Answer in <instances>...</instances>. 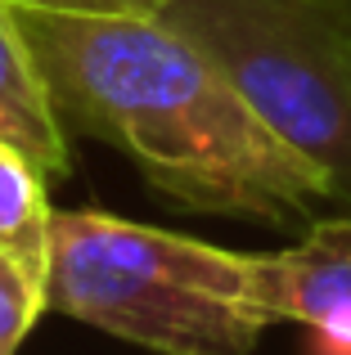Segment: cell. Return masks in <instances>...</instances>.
Returning a JSON list of instances; mask_svg holds the SVG:
<instances>
[{"label": "cell", "mask_w": 351, "mask_h": 355, "mask_svg": "<svg viewBox=\"0 0 351 355\" xmlns=\"http://www.w3.org/2000/svg\"><path fill=\"white\" fill-rule=\"evenodd\" d=\"M45 175L23 153L0 144V248L27 266L36 279H45L50 266V198H45Z\"/></svg>", "instance_id": "8992f818"}, {"label": "cell", "mask_w": 351, "mask_h": 355, "mask_svg": "<svg viewBox=\"0 0 351 355\" xmlns=\"http://www.w3.org/2000/svg\"><path fill=\"white\" fill-rule=\"evenodd\" d=\"M252 293L266 329L302 324L320 355H351V211L311 220L284 252H252Z\"/></svg>", "instance_id": "277c9868"}, {"label": "cell", "mask_w": 351, "mask_h": 355, "mask_svg": "<svg viewBox=\"0 0 351 355\" xmlns=\"http://www.w3.org/2000/svg\"><path fill=\"white\" fill-rule=\"evenodd\" d=\"M0 5L63 18H162L171 0H0Z\"/></svg>", "instance_id": "ba28073f"}, {"label": "cell", "mask_w": 351, "mask_h": 355, "mask_svg": "<svg viewBox=\"0 0 351 355\" xmlns=\"http://www.w3.org/2000/svg\"><path fill=\"white\" fill-rule=\"evenodd\" d=\"M0 144L23 153L45 180L72 175V144L14 9L0 5Z\"/></svg>", "instance_id": "5b68a950"}, {"label": "cell", "mask_w": 351, "mask_h": 355, "mask_svg": "<svg viewBox=\"0 0 351 355\" xmlns=\"http://www.w3.org/2000/svg\"><path fill=\"white\" fill-rule=\"evenodd\" d=\"M162 18L351 207V0H171Z\"/></svg>", "instance_id": "3957f363"}, {"label": "cell", "mask_w": 351, "mask_h": 355, "mask_svg": "<svg viewBox=\"0 0 351 355\" xmlns=\"http://www.w3.org/2000/svg\"><path fill=\"white\" fill-rule=\"evenodd\" d=\"M41 315H45V279H36L32 270L18 266L0 248V355H14Z\"/></svg>", "instance_id": "52a82bcc"}, {"label": "cell", "mask_w": 351, "mask_h": 355, "mask_svg": "<svg viewBox=\"0 0 351 355\" xmlns=\"http://www.w3.org/2000/svg\"><path fill=\"white\" fill-rule=\"evenodd\" d=\"M14 18L63 126L122 148L185 211L307 230L316 202H334L325 175L167 18Z\"/></svg>", "instance_id": "6da1fadb"}, {"label": "cell", "mask_w": 351, "mask_h": 355, "mask_svg": "<svg viewBox=\"0 0 351 355\" xmlns=\"http://www.w3.org/2000/svg\"><path fill=\"white\" fill-rule=\"evenodd\" d=\"M45 311L153 355H252L266 333L252 252L108 211H54Z\"/></svg>", "instance_id": "7a4b0ae2"}]
</instances>
